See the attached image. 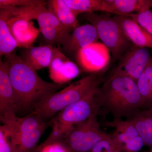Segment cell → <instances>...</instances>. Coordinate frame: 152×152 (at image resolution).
Wrapping results in <instances>:
<instances>
[{"instance_id": "obj_15", "label": "cell", "mask_w": 152, "mask_h": 152, "mask_svg": "<svg viewBox=\"0 0 152 152\" xmlns=\"http://www.w3.org/2000/svg\"><path fill=\"white\" fill-rule=\"evenodd\" d=\"M8 23L11 32L18 47L23 48L31 47L40 32L32 22L12 17Z\"/></svg>"}, {"instance_id": "obj_5", "label": "cell", "mask_w": 152, "mask_h": 152, "mask_svg": "<svg viewBox=\"0 0 152 152\" xmlns=\"http://www.w3.org/2000/svg\"><path fill=\"white\" fill-rule=\"evenodd\" d=\"M82 18L96 28L99 39L110 51L113 62L119 60L132 45L115 16L91 12L83 14Z\"/></svg>"}, {"instance_id": "obj_17", "label": "cell", "mask_w": 152, "mask_h": 152, "mask_svg": "<svg viewBox=\"0 0 152 152\" xmlns=\"http://www.w3.org/2000/svg\"><path fill=\"white\" fill-rule=\"evenodd\" d=\"M12 17L7 8L0 10V55L7 56L18 47L10 29L8 21Z\"/></svg>"}, {"instance_id": "obj_12", "label": "cell", "mask_w": 152, "mask_h": 152, "mask_svg": "<svg viewBox=\"0 0 152 152\" xmlns=\"http://www.w3.org/2000/svg\"><path fill=\"white\" fill-rule=\"evenodd\" d=\"M99 39L96 28L91 24L78 26L74 29L63 44L61 51L68 56H76L79 51Z\"/></svg>"}, {"instance_id": "obj_11", "label": "cell", "mask_w": 152, "mask_h": 152, "mask_svg": "<svg viewBox=\"0 0 152 152\" xmlns=\"http://www.w3.org/2000/svg\"><path fill=\"white\" fill-rule=\"evenodd\" d=\"M48 68L50 77L58 84L63 85L69 82L80 73L78 66L55 47Z\"/></svg>"}, {"instance_id": "obj_24", "label": "cell", "mask_w": 152, "mask_h": 152, "mask_svg": "<svg viewBox=\"0 0 152 152\" xmlns=\"http://www.w3.org/2000/svg\"><path fill=\"white\" fill-rule=\"evenodd\" d=\"M133 19L142 28L152 35V11L145 10L137 13L126 15Z\"/></svg>"}, {"instance_id": "obj_3", "label": "cell", "mask_w": 152, "mask_h": 152, "mask_svg": "<svg viewBox=\"0 0 152 152\" xmlns=\"http://www.w3.org/2000/svg\"><path fill=\"white\" fill-rule=\"evenodd\" d=\"M106 70L90 74L52 94L37 104L31 112L48 121L66 107L80 100L97 88L102 83Z\"/></svg>"}, {"instance_id": "obj_4", "label": "cell", "mask_w": 152, "mask_h": 152, "mask_svg": "<svg viewBox=\"0 0 152 152\" xmlns=\"http://www.w3.org/2000/svg\"><path fill=\"white\" fill-rule=\"evenodd\" d=\"M98 88L80 100L66 107L51 119L52 130L47 140L63 141L66 135L76 126L96 113L99 114L96 99Z\"/></svg>"}, {"instance_id": "obj_22", "label": "cell", "mask_w": 152, "mask_h": 152, "mask_svg": "<svg viewBox=\"0 0 152 152\" xmlns=\"http://www.w3.org/2000/svg\"><path fill=\"white\" fill-rule=\"evenodd\" d=\"M139 92L145 104V109L152 107V58L137 82Z\"/></svg>"}, {"instance_id": "obj_20", "label": "cell", "mask_w": 152, "mask_h": 152, "mask_svg": "<svg viewBox=\"0 0 152 152\" xmlns=\"http://www.w3.org/2000/svg\"><path fill=\"white\" fill-rule=\"evenodd\" d=\"M48 10L66 27L74 30L78 26L77 16L63 0H50L47 2Z\"/></svg>"}, {"instance_id": "obj_25", "label": "cell", "mask_w": 152, "mask_h": 152, "mask_svg": "<svg viewBox=\"0 0 152 152\" xmlns=\"http://www.w3.org/2000/svg\"><path fill=\"white\" fill-rule=\"evenodd\" d=\"M0 152H16L8 127L0 126Z\"/></svg>"}, {"instance_id": "obj_27", "label": "cell", "mask_w": 152, "mask_h": 152, "mask_svg": "<svg viewBox=\"0 0 152 152\" xmlns=\"http://www.w3.org/2000/svg\"><path fill=\"white\" fill-rule=\"evenodd\" d=\"M150 152H152V149H151V150H150Z\"/></svg>"}, {"instance_id": "obj_19", "label": "cell", "mask_w": 152, "mask_h": 152, "mask_svg": "<svg viewBox=\"0 0 152 152\" xmlns=\"http://www.w3.org/2000/svg\"><path fill=\"white\" fill-rule=\"evenodd\" d=\"M111 13L126 16L137 13L152 7V1L148 0H107Z\"/></svg>"}, {"instance_id": "obj_21", "label": "cell", "mask_w": 152, "mask_h": 152, "mask_svg": "<svg viewBox=\"0 0 152 152\" xmlns=\"http://www.w3.org/2000/svg\"><path fill=\"white\" fill-rule=\"evenodd\" d=\"M66 4L77 16L79 14L102 11L110 13L106 0H63Z\"/></svg>"}, {"instance_id": "obj_18", "label": "cell", "mask_w": 152, "mask_h": 152, "mask_svg": "<svg viewBox=\"0 0 152 152\" xmlns=\"http://www.w3.org/2000/svg\"><path fill=\"white\" fill-rule=\"evenodd\" d=\"M139 135L143 140L145 145L152 149V107L142 109L130 119Z\"/></svg>"}, {"instance_id": "obj_2", "label": "cell", "mask_w": 152, "mask_h": 152, "mask_svg": "<svg viewBox=\"0 0 152 152\" xmlns=\"http://www.w3.org/2000/svg\"><path fill=\"white\" fill-rule=\"evenodd\" d=\"M99 109L111 115L114 119H129L145 109L137 83L124 76L111 75L99 86L96 93Z\"/></svg>"}, {"instance_id": "obj_16", "label": "cell", "mask_w": 152, "mask_h": 152, "mask_svg": "<svg viewBox=\"0 0 152 152\" xmlns=\"http://www.w3.org/2000/svg\"><path fill=\"white\" fill-rule=\"evenodd\" d=\"M54 47L47 45L41 46L30 47L23 48L20 57L22 60L36 71L49 67Z\"/></svg>"}, {"instance_id": "obj_1", "label": "cell", "mask_w": 152, "mask_h": 152, "mask_svg": "<svg viewBox=\"0 0 152 152\" xmlns=\"http://www.w3.org/2000/svg\"><path fill=\"white\" fill-rule=\"evenodd\" d=\"M9 74L13 88L19 112L30 113L37 104L57 92L63 85L44 80L37 71L12 53L6 56Z\"/></svg>"}, {"instance_id": "obj_13", "label": "cell", "mask_w": 152, "mask_h": 152, "mask_svg": "<svg viewBox=\"0 0 152 152\" xmlns=\"http://www.w3.org/2000/svg\"><path fill=\"white\" fill-rule=\"evenodd\" d=\"M52 125L51 120L39 127H24L12 132L10 129L16 151L34 152L41 137Z\"/></svg>"}, {"instance_id": "obj_6", "label": "cell", "mask_w": 152, "mask_h": 152, "mask_svg": "<svg viewBox=\"0 0 152 152\" xmlns=\"http://www.w3.org/2000/svg\"><path fill=\"white\" fill-rule=\"evenodd\" d=\"M99 113L80 124L66 135L63 142L70 152H89L103 139L109 136L100 127Z\"/></svg>"}, {"instance_id": "obj_26", "label": "cell", "mask_w": 152, "mask_h": 152, "mask_svg": "<svg viewBox=\"0 0 152 152\" xmlns=\"http://www.w3.org/2000/svg\"><path fill=\"white\" fill-rule=\"evenodd\" d=\"M89 152H122L112 140L110 134L98 142Z\"/></svg>"}, {"instance_id": "obj_23", "label": "cell", "mask_w": 152, "mask_h": 152, "mask_svg": "<svg viewBox=\"0 0 152 152\" xmlns=\"http://www.w3.org/2000/svg\"><path fill=\"white\" fill-rule=\"evenodd\" d=\"M47 2L42 0H0V8H24L47 5Z\"/></svg>"}, {"instance_id": "obj_9", "label": "cell", "mask_w": 152, "mask_h": 152, "mask_svg": "<svg viewBox=\"0 0 152 152\" xmlns=\"http://www.w3.org/2000/svg\"><path fill=\"white\" fill-rule=\"evenodd\" d=\"M18 113L15 96L9 74L8 63L0 61V119L3 124L13 121Z\"/></svg>"}, {"instance_id": "obj_14", "label": "cell", "mask_w": 152, "mask_h": 152, "mask_svg": "<svg viewBox=\"0 0 152 152\" xmlns=\"http://www.w3.org/2000/svg\"><path fill=\"white\" fill-rule=\"evenodd\" d=\"M118 21L123 32L131 43L141 48H152V35L138 23L126 16H115Z\"/></svg>"}, {"instance_id": "obj_7", "label": "cell", "mask_w": 152, "mask_h": 152, "mask_svg": "<svg viewBox=\"0 0 152 152\" xmlns=\"http://www.w3.org/2000/svg\"><path fill=\"white\" fill-rule=\"evenodd\" d=\"M104 124L115 128L111 137L122 152H139L145 145L130 120L114 119L112 121H106Z\"/></svg>"}, {"instance_id": "obj_8", "label": "cell", "mask_w": 152, "mask_h": 152, "mask_svg": "<svg viewBox=\"0 0 152 152\" xmlns=\"http://www.w3.org/2000/svg\"><path fill=\"white\" fill-rule=\"evenodd\" d=\"M151 57L147 48L132 45L118 60L111 75L126 76L137 83Z\"/></svg>"}, {"instance_id": "obj_10", "label": "cell", "mask_w": 152, "mask_h": 152, "mask_svg": "<svg viewBox=\"0 0 152 152\" xmlns=\"http://www.w3.org/2000/svg\"><path fill=\"white\" fill-rule=\"evenodd\" d=\"M111 54L102 43H93L79 51L76 56L79 65L90 74L107 69L110 63Z\"/></svg>"}]
</instances>
